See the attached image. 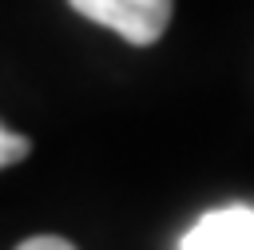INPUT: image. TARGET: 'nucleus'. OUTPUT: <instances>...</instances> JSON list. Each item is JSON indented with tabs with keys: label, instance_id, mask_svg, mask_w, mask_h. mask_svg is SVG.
Instances as JSON below:
<instances>
[{
	"label": "nucleus",
	"instance_id": "obj_4",
	"mask_svg": "<svg viewBox=\"0 0 254 250\" xmlns=\"http://www.w3.org/2000/svg\"><path fill=\"white\" fill-rule=\"evenodd\" d=\"M16 250H75V246L60 234H36V238H24Z\"/></svg>",
	"mask_w": 254,
	"mask_h": 250
},
{
	"label": "nucleus",
	"instance_id": "obj_2",
	"mask_svg": "<svg viewBox=\"0 0 254 250\" xmlns=\"http://www.w3.org/2000/svg\"><path fill=\"white\" fill-rule=\"evenodd\" d=\"M179 250H254V206L206 210L179 242Z\"/></svg>",
	"mask_w": 254,
	"mask_h": 250
},
{
	"label": "nucleus",
	"instance_id": "obj_3",
	"mask_svg": "<svg viewBox=\"0 0 254 250\" xmlns=\"http://www.w3.org/2000/svg\"><path fill=\"white\" fill-rule=\"evenodd\" d=\"M28 151H32V143H28L24 135H16V131H8V127L0 123V171H4V167H12V163H20V159H28Z\"/></svg>",
	"mask_w": 254,
	"mask_h": 250
},
{
	"label": "nucleus",
	"instance_id": "obj_1",
	"mask_svg": "<svg viewBox=\"0 0 254 250\" xmlns=\"http://www.w3.org/2000/svg\"><path fill=\"white\" fill-rule=\"evenodd\" d=\"M79 16L111 28L127 44H155L171 24V0H67Z\"/></svg>",
	"mask_w": 254,
	"mask_h": 250
}]
</instances>
